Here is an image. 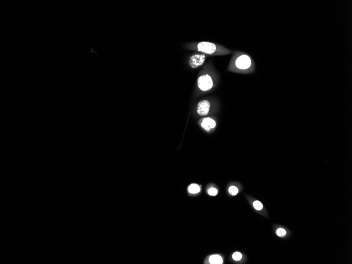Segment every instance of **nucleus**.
<instances>
[{
    "mask_svg": "<svg viewBox=\"0 0 352 264\" xmlns=\"http://www.w3.org/2000/svg\"><path fill=\"white\" fill-rule=\"evenodd\" d=\"M198 85L199 89L203 91L211 89L213 85L212 78L208 74L200 76L198 80Z\"/></svg>",
    "mask_w": 352,
    "mask_h": 264,
    "instance_id": "nucleus-1",
    "label": "nucleus"
},
{
    "mask_svg": "<svg viewBox=\"0 0 352 264\" xmlns=\"http://www.w3.org/2000/svg\"><path fill=\"white\" fill-rule=\"evenodd\" d=\"M251 60L247 55L239 56L236 61V66L239 69H247L251 66Z\"/></svg>",
    "mask_w": 352,
    "mask_h": 264,
    "instance_id": "nucleus-2",
    "label": "nucleus"
},
{
    "mask_svg": "<svg viewBox=\"0 0 352 264\" xmlns=\"http://www.w3.org/2000/svg\"><path fill=\"white\" fill-rule=\"evenodd\" d=\"M198 50L199 51L206 53L212 54L216 50V47L214 43L208 42H201L198 44Z\"/></svg>",
    "mask_w": 352,
    "mask_h": 264,
    "instance_id": "nucleus-3",
    "label": "nucleus"
},
{
    "mask_svg": "<svg viewBox=\"0 0 352 264\" xmlns=\"http://www.w3.org/2000/svg\"><path fill=\"white\" fill-rule=\"evenodd\" d=\"M210 103L207 100L201 101L197 106V113L201 116L207 115L209 111Z\"/></svg>",
    "mask_w": 352,
    "mask_h": 264,
    "instance_id": "nucleus-4",
    "label": "nucleus"
},
{
    "mask_svg": "<svg viewBox=\"0 0 352 264\" xmlns=\"http://www.w3.org/2000/svg\"><path fill=\"white\" fill-rule=\"evenodd\" d=\"M205 56L204 54H196L192 56L189 60V65L190 67L195 69L198 66L203 65L205 61Z\"/></svg>",
    "mask_w": 352,
    "mask_h": 264,
    "instance_id": "nucleus-5",
    "label": "nucleus"
},
{
    "mask_svg": "<svg viewBox=\"0 0 352 264\" xmlns=\"http://www.w3.org/2000/svg\"><path fill=\"white\" fill-rule=\"evenodd\" d=\"M201 125L205 130L207 131H209L210 130L214 129L216 125L215 121L210 118H206L203 120Z\"/></svg>",
    "mask_w": 352,
    "mask_h": 264,
    "instance_id": "nucleus-6",
    "label": "nucleus"
},
{
    "mask_svg": "<svg viewBox=\"0 0 352 264\" xmlns=\"http://www.w3.org/2000/svg\"><path fill=\"white\" fill-rule=\"evenodd\" d=\"M210 263L212 264H221L223 263V260L221 256L214 255L210 256L209 259Z\"/></svg>",
    "mask_w": 352,
    "mask_h": 264,
    "instance_id": "nucleus-7",
    "label": "nucleus"
},
{
    "mask_svg": "<svg viewBox=\"0 0 352 264\" xmlns=\"http://www.w3.org/2000/svg\"><path fill=\"white\" fill-rule=\"evenodd\" d=\"M188 190L190 194H196L201 191V187L197 184H192L188 187Z\"/></svg>",
    "mask_w": 352,
    "mask_h": 264,
    "instance_id": "nucleus-8",
    "label": "nucleus"
},
{
    "mask_svg": "<svg viewBox=\"0 0 352 264\" xmlns=\"http://www.w3.org/2000/svg\"><path fill=\"white\" fill-rule=\"evenodd\" d=\"M228 191L230 195L232 196H235L238 193L239 190L236 186H230L228 189Z\"/></svg>",
    "mask_w": 352,
    "mask_h": 264,
    "instance_id": "nucleus-9",
    "label": "nucleus"
},
{
    "mask_svg": "<svg viewBox=\"0 0 352 264\" xmlns=\"http://www.w3.org/2000/svg\"><path fill=\"white\" fill-rule=\"evenodd\" d=\"M253 206L255 209H256L257 211H261L263 208V204H261V202L258 201V200H256L253 202Z\"/></svg>",
    "mask_w": 352,
    "mask_h": 264,
    "instance_id": "nucleus-10",
    "label": "nucleus"
},
{
    "mask_svg": "<svg viewBox=\"0 0 352 264\" xmlns=\"http://www.w3.org/2000/svg\"><path fill=\"white\" fill-rule=\"evenodd\" d=\"M276 234L278 236L280 237H284L287 234V232H286L285 229L281 228L278 229L277 230Z\"/></svg>",
    "mask_w": 352,
    "mask_h": 264,
    "instance_id": "nucleus-11",
    "label": "nucleus"
},
{
    "mask_svg": "<svg viewBox=\"0 0 352 264\" xmlns=\"http://www.w3.org/2000/svg\"><path fill=\"white\" fill-rule=\"evenodd\" d=\"M232 258L236 261H239L242 258V255L239 252H235L232 255Z\"/></svg>",
    "mask_w": 352,
    "mask_h": 264,
    "instance_id": "nucleus-12",
    "label": "nucleus"
},
{
    "mask_svg": "<svg viewBox=\"0 0 352 264\" xmlns=\"http://www.w3.org/2000/svg\"><path fill=\"white\" fill-rule=\"evenodd\" d=\"M208 194H209V195H210V196H216V195H217V194H218V190H217V189H216V188H210V189H209L208 190Z\"/></svg>",
    "mask_w": 352,
    "mask_h": 264,
    "instance_id": "nucleus-13",
    "label": "nucleus"
}]
</instances>
